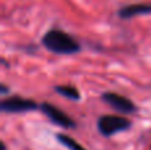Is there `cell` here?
<instances>
[{
    "label": "cell",
    "instance_id": "obj_2",
    "mask_svg": "<svg viewBox=\"0 0 151 150\" xmlns=\"http://www.w3.org/2000/svg\"><path fill=\"white\" fill-rule=\"evenodd\" d=\"M131 121L121 116H113V114H105L97 120V129L104 137L109 138L117 133L125 132L130 129Z\"/></svg>",
    "mask_w": 151,
    "mask_h": 150
},
{
    "label": "cell",
    "instance_id": "obj_10",
    "mask_svg": "<svg viewBox=\"0 0 151 150\" xmlns=\"http://www.w3.org/2000/svg\"><path fill=\"white\" fill-rule=\"evenodd\" d=\"M1 150H5V145H4V142H1Z\"/></svg>",
    "mask_w": 151,
    "mask_h": 150
},
{
    "label": "cell",
    "instance_id": "obj_5",
    "mask_svg": "<svg viewBox=\"0 0 151 150\" xmlns=\"http://www.w3.org/2000/svg\"><path fill=\"white\" fill-rule=\"evenodd\" d=\"M101 100L105 104H107L109 106H111L113 109H115L119 113L125 114H131L137 112V106L130 98L123 97L122 94H118L114 92H105L102 93Z\"/></svg>",
    "mask_w": 151,
    "mask_h": 150
},
{
    "label": "cell",
    "instance_id": "obj_3",
    "mask_svg": "<svg viewBox=\"0 0 151 150\" xmlns=\"http://www.w3.org/2000/svg\"><path fill=\"white\" fill-rule=\"evenodd\" d=\"M40 110L48 117L50 122H53L55 125L64 128V129H73L76 128V122L65 112H63L61 109H58L56 105L49 102H42L40 105Z\"/></svg>",
    "mask_w": 151,
    "mask_h": 150
},
{
    "label": "cell",
    "instance_id": "obj_9",
    "mask_svg": "<svg viewBox=\"0 0 151 150\" xmlns=\"http://www.w3.org/2000/svg\"><path fill=\"white\" fill-rule=\"evenodd\" d=\"M0 87H1V94H5V93H7V87H5V85L4 84H1V85H0Z\"/></svg>",
    "mask_w": 151,
    "mask_h": 150
},
{
    "label": "cell",
    "instance_id": "obj_4",
    "mask_svg": "<svg viewBox=\"0 0 151 150\" xmlns=\"http://www.w3.org/2000/svg\"><path fill=\"white\" fill-rule=\"evenodd\" d=\"M37 108H40V106L33 100L23 98V97H19V96L4 98L0 102V109L4 113H23V112L36 110Z\"/></svg>",
    "mask_w": 151,
    "mask_h": 150
},
{
    "label": "cell",
    "instance_id": "obj_1",
    "mask_svg": "<svg viewBox=\"0 0 151 150\" xmlns=\"http://www.w3.org/2000/svg\"><path fill=\"white\" fill-rule=\"evenodd\" d=\"M41 44L55 55H76L81 50L80 43L61 29H49L42 36Z\"/></svg>",
    "mask_w": 151,
    "mask_h": 150
},
{
    "label": "cell",
    "instance_id": "obj_8",
    "mask_svg": "<svg viewBox=\"0 0 151 150\" xmlns=\"http://www.w3.org/2000/svg\"><path fill=\"white\" fill-rule=\"evenodd\" d=\"M56 137H57V141L61 144V145H64L69 150H86L82 145H81V144H78L74 138L69 137V136L64 134V133H58Z\"/></svg>",
    "mask_w": 151,
    "mask_h": 150
},
{
    "label": "cell",
    "instance_id": "obj_7",
    "mask_svg": "<svg viewBox=\"0 0 151 150\" xmlns=\"http://www.w3.org/2000/svg\"><path fill=\"white\" fill-rule=\"evenodd\" d=\"M55 90L60 96H63V97L72 100V101H78L81 98L78 89L74 87H70V85H57V87H55Z\"/></svg>",
    "mask_w": 151,
    "mask_h": 150
},
{
    "label": "cell",
    "instance_id": "obj_6",
    "mask_svg": "<svg viewBox=\"0 0 151 150\" xmlns=\"http://www.w3.org/2000/svg\"><path fill=\"white\" fill-rule=\"evenodd\" d=\"M151 13L150 3H137V4H129L122 7L118 11V16L121 19H131L141 15H149Z\"/></svg>",
    "mask_w": 151,
    "mask_h": 150
}]
</instances>
